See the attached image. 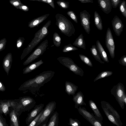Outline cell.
Returning a JSON list of instances; mask_svg holds the SVG:
<instances>
[{
  "label": "cell",
  "instance_id": "cell-1",
  "mask_svg": "<svg viewBox=\"0 0 126 126\" xmlns=\"http://www.w3.org/2000/svg\"><path fill=\"white\" fill-rule=\"evenodd\" d=\"M55 74V72L51 70L44 71L25 82L21 85L20 89L23 90H28L34 95L41 87L50 81Z\"/></svg>",
  "mask_w": 126,
  "mask_h": 126
},
{
  "label": "cell",
  "instance_id": "cell-2",
  "mask_svg": "<svg viewBox=\"0 0 126 126\" xmlns=\"http://www.w3.org/2000/svg\"><path fill=\"white\" fill-rule=\"evenodd\" d=\"M51 23L50 20L48 21L41 28L36 32L34 36L27 47L23 50L21 56L22 60L48 34V28Z\"/></svg>",
  "mask_w": 126,
  "mask_h": 126
},
{
  "label": "cell",
  "instance_id": "cell-3",
  "mask_svg": "<svg viewBox=\"0 0 126 126\" xmlns=\"http://www.w3.org/2000/svg\"><path fill=\"white\" fill-rule=\"evenodd\" d=\"M56 24L61 32L68 37L75 34V30L71 22L63 15L57 14Z\"/></svg>",
  "mask_w": 126,
  "mask_h": 126
},
{
  "label": "cell",
  "instance_id": "cell-4",
  "mask_svg": "<svg viewBox=\"0 0 126 126\" xmlns=\"http://www.w3.org/2000/svg\"><path fill=\"white\" fill-rule=\"evenodd\" d=\"M59 62L75 74L83 77L84 71L83 70L78 66L73 60L68 57L60 56L57 59Z\"/></svg>",
  "mask_w": 126,
  "mask_h": 126
},
{
  "label": "cell",
  "instance_id": "cell-5",
  "mask_svg": "<svg viewBox=\"0 0 126 126\" xmlns=\"http://www.w3.org/2000/svg\"><path fill=\"white\" fill-rule=\"evenodd\" d=\"M48 41L46 39L43 41L24 62V65H27L42 55L48 46Z\"/></svg>",
  "mask_w": 126,
  "mask_h": 126
},
{
  "label": "cell",
  "instance_id": "cell-6",
  "mask_svg": "<svg viewBox=\"0 0 126 126\" xmlns=\"http://www.w3.org/2000/svg\"><path fill=\"white\" fill-rule=\"evenodd\" d=\"M56 107V103L55 101L49 102L43 109L42 114L35 126H40L43 123L48 122V120L54 112Z\"/></svg>",
  "mask_w": 126,
  "mask_h": 126
},
{
  "label": "cell",
  "instance_id": "cell-7",
  "mask_svg": "<svg viewBox=\"0 0 126 126\" xmlns=\"http://www.w3.org/2000/svg\"><path fill=\"white\" fill-rule=\"evenodd\" d=\"M111 94L115 97L122 109L124 108L125 104L123 101V97L125 93L124 86L121 82L113 86L110 91Z\"/></svg>",
  "mask_w": 126,
  "mask_h": 126
},
{
  "label": "cell",
  "instance_id": "cell-8",
  "mask_svg": "<svg viewBox=\"0 0 126 126\" xmlns=\"http://www.w3.org/2000/svg\"><path fill=\"white\" fill-rule=\"evenodd\" d=\"M105 44L111 57L112 58H114L115 56V45L111 32L110 28H108L106 32Z\"/></svg>",
  "mask_w": 126,
  "mask_h": 126
},
{
  "label": "cell",
  "instance_id": "cell-9",
  "mask_svg": "<svg viewBox=\"0 0 126 126\" xmlns=\"http://www.w3.org/2000/svg\"><path fill=\"white\" fill-rule=\"evenodd\" d=\"M80 17L81 26L86 32L89 34L91 30L90 15L87 11L84 10L80 12Z\"/></svg>",
  "mask_w": 126,
  "mask_h": 126
},
{
  "label": "cell",
  "instance_id": "cell-10",
  "mask_svg": "<svg viewBox=\"0 0 126 126\" xmlns=\"http://www.w3.org/2000/svg\"><path fill=\"white\" fill-rule=\"evenodd\" d=\"M113 29L115 34L119 36L123 31L124 25L121 20L117 16H115L111 20Z\"/></svg>",
  "mask_w": 126,
  "mask_h": 126
},
{
  "label": "cell",
  "instance_id": "cell-11",
  "mask_svg": "<svg viewBox=\"0 0 126 126\" xmlns=\"http://www.w3.org/2000/svg\"><path fill=\"white\" fill-rule=\"evenodd\" d=\"M20 107L24 110H29L34 106L36 102L32 97L28 96L23 97L20 100Z\"/></svg>",
  "mask_w": 126,
  "mask_h": 126
},
{
  "label": "cell",
  "instance_id": "cell-12",
  "mask_svg": "<svg viewBox=\"0 0 126 126\" xmlns=\"http://www.w3.org/2000/svg\"><path fill=\"white\" fill-rule=\"evenodd\" d=\"M44 106V104L41 103L35 106L34 108L28 114V116L26 119L27 124H29L43 110Z\"/></svg>",
  "mask_w": 126,
  "mask_h": 126
},
{
  "label": "cell",
  "instance_id": "cell-13",
  "mask_svg": "<svg viewBox=\"0 0 126 126\" xmlns=\"http://www.w3.org/2000/svg\"><path fill=\"white\" fill-rule=\"evenodd\" d=\"M100 8L104 13L108 14L111 11L112 5L110 0H96Z\"/></svg>",
  "mask_w": 126,
  "mask_h": 126
},
{
  "label": "cell",
  "instance_id": "cell-14",
  "mask_svg": "<svg viewBox=\"0 0 126 126\" xmlns=\"http://www.w3.org/2000/svg\"><path fill=\"white\" fill-rule=\"evenodd\" d=\"M73 100L75 103V108L78 109L79 106L84 105L85 106L86 105V103L84 101V95L80 91L73 95Z\"/></svg>",
  "mask_w": 126,
  "mask_h": 126
},
{
  "label": "cell",
  "instance_id": "cell-15",
  "mask_svg": "<svg viewBox=\"0 0 126 126\" xmlns=\"http://www.w3.org/2000/svg\"><path fill=\"white\" fill-rule=\"evenodd\" d=\"M13 60L12 54L11 53H8L3 60L2 65L3 68L8 75L11 68Z\"/></svg>",
  "mask_w": 126,
  "mask_h": 126
},
{
  "label": "cell",
  "instance_id": "cell-16",
  "mask_svg": "<svg viewBox=\"0 0 126 126\" xmlns=\"http://www.w3.org/2000/svg\"><path fill=\"white\" fill-rule=\"evenodd\" d=\"M102 108L104 113L108 120L111 123L117 126H122L123 124L120 122L117 118L111 113L105 107L101 106Z\"/></svg>",
  "mask_w": 126,
  "mask_h": 126
},
{
  "label": "cell",
  "instance_id": "cell-17",
  "mask_svg": "<svg viewBox=\"0 0 126 126\" xmlns=\"http://www.w3.org/2000/svg\"><path fill=\"white\" fill-rule=\"evenodd\" d=\"M49 15V14H46L33 19L29 22L28 26L31 29L38 26L39 25L46 19Z\"/></svg>",
  "mask_w": 126,
  "mask_h": 126
},
{
  "label": "cell",
  "instance_id": "cell-18",
  "mask_svg": "<svg viewBox=\"0 0 126 126\" xmlns=\"http://www.w3.org/2000/svg\"><path fill=\"white\" fill-rule=\"evenodd\" d=\"M78 86L71 82L66 81L65 83V91L69 95H73L75 94Z\"/></svg>",
  "mask_w": 126,
  "mask_h": 126
},
{
  "label": "cell",
  "instance_id": "cell-19",
  "mask_svg": "<svg viewBox=\"0 0 126 126\" xmlns=\"http://www.w3.org/2000/svg\"><path fill=\"white\" fill-rule=\"evenodd\" d=\"M44 62L42 59L31 64L25 67L23 70V73L27 74L31 72L38 68Z\"/></svg>",
  "mask_w": 126,
  "mask_h": 126
},
{
  "label": "cell",
  "instance_id": "cell-20",
  "mask_svg": "<svg viewBox=\"0 0 126 126\" xmlns=\"http://www.w3.org/2000/svg\"><path fill=\"white\" fill-rule=\"evenodd\" d=\"M89 104L94 112L96 118L102 122V116L95 102L91 100H90L89 101Z\"/></svg>",
  "mask_w": 126,
  "mask_h": 126
},
{
  "label": "cell",
  "instance_id": "cell-21",
  "mask_svg": "<svg viewBox=\"0 0 126 126\" xmlns=\"http://www.w3.org/2000/svg\"><path fill=\"white\" fill-rule=\"evenodd\" d=\"M77 109L79 113L89 122L96 118L93 113H91L84 107L82 108L80 106Z\"/></svg>",
  "mask_w": 126,
  "mask_h": 126
},
{
  "label": "cell",
  "instance_id": "cell-22",
  "mask_svg": "<svg viewBox=\"0 0 126 126\" xmlns=\"http://www.w3.org/2000/svg\"><path fill=\"white\" fill-rule=\"evenodd\" d=\"M101 106L106 108L107 110L115 116L120 122H122L120 119V116L118 113L108 102L104 101H102L101 102Z\"/></svg>",
  "mask_w": 126,
  "mask_h": 126
},
{
  "label": "cell",
  "instance_id": "cell-23",
  "mask_svg": "<svg viewBox=\"0 0 126 126\" xmlns=\"http://www.w3.org/2000/svg\"><path fill=\"white\" fill-rule=\"evenodd\" d=\"M96 47L101 58L104 61L107 63L109 62L107 53L99 40L96 41Z\"/></svg>",
  "mask_w": 126,
  "mask_h": 126
},
{
  "label": "cell",
  "instance_id": "cell-24",
  "mask_svg": "<svg viewBox=\"0 0 126 126\" xmlns=\"http://www.w3.org/2000/svg\"><path fill=\"white\" fill-rule=\"evenodd\" d=\"M59 121V114L57 111L54 112L50 117L47 126H58Z\"/></svg>",
  "mask_w": 126,
  "mask_h": 126
},
{
  "label": "cell",
  "instance_id": "cell-25",
  "mask_svg": "<svg viewBox=\"0 0 126 126\" xmlns=\"http://www.w3.org/2000/svg\"><path fill=\"white\" fill-rule=\"evenodd\" d=\"M72 44L73 45L78 47L85 49V43L82 33L81 34L78 36L76 39Z\"/></svg>",
  "mask_w": 126,
  "mask_h": 126
},
{
  "label": "cell",
  "instance_id": "cell-26",
  "mask_svg": "<svg viewBox=\"0 0 126 126\" xmlns=\"http://www.w3.org/2000/svg\"><path fill=\"white\" fill-rule=\"evenodd\" d=\"M94 25L98 30L102 31L103 29L101 17L97 11H95L94 15Z\"/></svg>",
  "mask_w": 126,
  "mask_h": 126
},
{
  "label": "cell",
  "instance_id": "cell-27",
  "mask_svg": "<svg viewBox=\"0 0 126 126\" xmlns=\"http://www.w3.org/2000/svg\"><path fill=\"white\" fill-rule=\"evenodd\" d=\"M90 50L92 55L96 61L102 64L104 63V62L101 60L96 47L95 45L92 46L90 48Z\"/></svg>",
  "mask_w": 126,
  "mask_h": 126
},
{
  "label": "cell",
  "instance_id": "cell-28",
  "mask_svg": "<svg viewBox=\"0 0 126 126\" xmlns=\"http://www.w3.org/2000/svg\"><path fill=\"white\" fill-rule=\"evenodd\" d=\"M53 41L54 45L56 47L60 46L61 42V38L59 34L57 32L54 33L53 36Z\"/></svg>",
  "mask_w": 126,
  "mask_h": 126
},
{
  "label": "cell",
  "instance_id": "cell-29",
  "mask_svg": "<svg viewBox=\"0 0 126 126\" xmlns=\"http://www.w3.org/2000/svg\"><path fill=\"white\" fill-rule=\"evenodd\" d=\"M113 74V72L111 71H104L100 73L95 78L94 80V82L98 80L104 78L108 77L111 75Z\"/></svg>",
  "mask_w": 126,
  "mask_h": 126
},
{
  "label": "cell",
  "instance_id": "cell-30",
  "mask_svg": "<svg viewBox=\"0 0 126 126\" xmlns=\"http://www.w3.org/2000/svg\"><path fill=\"white\" fill-rule=\"evenodd\" d=\"M118 6L120 12L123 16L126 18V1L124 0H121Z\"/></svg>",
  "mask_w": 126,
  "mask_h": 126
},
{
  "label": "cell",
  "instance_id": "cell-31",
  "mask_svg": "<svg viewBox=\"0 0 126 126\" xmlns=\"http://www.w3.org/2000/svg\"><path fill=\"white\" fill-rule=\"evenodd\" d=\"M79 56L81 60L85 64L90 67L93 66L91 60L87 57L82 54H79Z\"/></svg>",
  "mask_w": 126,
  "mask_h": 126
},
{
  "label": "cell",
  "instance_id": "cell-32",
  "mask_svg": "<svg viewBox=\"0 0 126 126\" xmlns=\"http://www.w3.org/2000/svg\"><path fill=\"white\" fill-rule=\"evenodd\" d=\"M78 50L77 48L73 46L71 44H69L63 47L62 52H68Z\"/></svg>",
  "mask_w": 126,
  "mask_h": 126
},
{
  "label": "cell",
  "instance_id": "cell-33",
  "mask_svg": "<svg viewBox=\"0 0 126 126\" xmlns=\"http://www.w3.org/2000/svg\"><path fill=\"white\" fill-rule=\"evenodd\" d=\"M58 5L62 8L65 9L68 8L69 7V2L63 0H59L57 2Z\"/></svg>",
  "mask_w": 126,
  "mask_h": 126
},
{
  "label": "cell",
  "instance_id": "cell-34",
  "mask_svg": "<svg viewBox=\"0 0 126 126\" xmlns=\"http://www.w3.org/2000/svg\"><path fill=\"white\" fill-rule=\"evenodd\" d=\"M11 120L13 125L15 126H19L17 117L14 110L10 114Z\"/></svg>",
  "mask_w": 126,
  "mask_h": 126
},
{
  "label": "cell",
  "instance_id": "cell-35",
  "mask_svg": "<svg viewBox=\"0 0 126 126\" xmlns=\"http://www.w3.org/2000/svg\"><path fill=\"white\" fill-rule=\"evenodd\" d=\"M81 123L78 119L70 118L69 119L68 125L71 126H80Z\"/></svg>",
  "mask_w": 126,
  "mask_h": 126
},
{
  "label": "cell",
  "instance_id": "cell-36",
  "mask_svg": "<svg viewBox=\"0 0 126 126\" xmlns=\"http://www.w3.org/2000/svg\"><path fill=\"white\" fill-rule=\"evenodd\" d=\"M67 14L76 23H78L77 17L75 12L72 11H68L67 13Z\"/></svg>",
  "mask_w": 126,
  "mask_h": 126
},
{
  "label": "cell",
  "instance_id": "cell-37",
  "mask_svg": "<svg viewBox=\"0 0 126 126\" xmlns=\"http://www.w3.org/2000/svg\"><path fill=\"white\" fill-rule=\"evenodd\" d=\"M43 110L38 114L28 125V126H35Z\"/></svg>",
  "mask_w": 126,
  "mask_h": 126
},
{
  "label": "cell",
  "instance_id": "cell-38",
  "mask_svg": "<svg viewBox=\"0 0 126 126\" xmlns=\"http://www.w3.org/2000/svg\"><path fill=\"white\" fill-rule=\"evenodd\" d=\"M89 122L93 126H102V122L96 118L92 119Z\"/></svg>",
  "mask_w": 126,
  "mask_h": 126
},
{
  "label": "cell",
  "instance_id": "cell-39",
  "mask_svg": "<svg viewBox=\"0 0 126 126\" xmlns=\"http://www.w3.org/2000/svg\"><path fill=\"white\" fill-rule=\"evenodd\" d=\"M9 106V102L5 103L2 104L1 106V108L2 112L5 114L8 110V108Z\"/></svg>",
  "mask_w": 126,
  "mask_h": 126
},
{
  "label": "cell",
  "instance_id": "cell-40",
  "mask_svg": "<svg viewBox=\"0 0 126 126\" xmlns=\"http://www.w3.org/2000/svg\"><path fill=\"white\" fill-rule=\"evenodd\" d=\"M25 40V39L23 37H19L17 40L16 45L17 48L20 49L23 46Z\"/></svg>",
  "mask_w": 126,
  "mask_h": 126
},
{
  "label": "cell",
  "instance_id": "cell-41",
  "mask_svg": "<svg viewBox=\"0 0 126 126\" xmlns=\"http://www.w3.org/2000/svg\"><path fill=\"white\" fill-rule=\"evenodd\" d=\"M10 3L17 9L22 3L20 0H10Z\"/></svg>",
  "mask_w": 126,
  "mask_h": 126
},
{
  "label": "cell",
  "instance_id": "cell-42",
  "mask_svg": "<svg viewBox=\"0 0 126 126\" xmlns=\"http://www.w3.org/2000/svg\"><path fill=\"white\" fill-rule=\"evenodd\" d=\"M6 42L7 40L5 38H3L0 40V51L5 49Z\"/></svg>",
  "mask_w": 126,
  "mask_h": 126
},
{
  "label": "cell",
  "instance_id": "cell-43",
  "mask_svg": "<svg viewBox=\"0 0 126 126\" xmlns=\"http://www.w3.org/2000/svg\"><path fill=\"white\" fill-rule=\"evenodd\" d=\"M119 63L122 65L126 66V56L124 55L118 60Z\"/></svg>",
  "mask_w": 126,
  "mask_h": 126
},
{
  "label": "cell",
  "instance_id": "cell-44",
  "mask_svg": "<svg viewBox=\"0 0 126 126\" xmlns=\"http://www.w3.org/2000/svg\"><path fill=\"white\" fill-rule=\"evenodd\" d=\"M112 7L114 8H117L121 0H110Z\"/></svg>",
  "mask_w": 126,
  "mask_h": 126
},
{
  "label": "cell",
  "instance_id": "cell-45",
  "mask_svg": "<svg viewBox=\"0 0 126 126\" xmlns=\"http://www.w3.org/2000/svg\"><path fill=\"white\" fill-rule=\"evenodd\" d=\"M18 9L26 12L29 11V8L28 6L22 3L18 7Z\"/></svg>",
  "mask_w": 126,
  "mask_h": 126
},
{
  "label": "cell",
  "instance_id": "cell-46",
  "mask_svg": "<svg viewBox=\"0 0 126 126\" xmlns=\"http://www.w3.org/2000/svg\"><path fill=\"white\" fill-rule=\"evenodd\" d=\"M47 3L49 5L53 8L55 9V6L54 0H47Z\"/></svg>",
  "mask_w": 126,
  "mask_h": 126
},
{
  "label": "cell",
  "instance_id": "cell-47",
  "mask_svg": "<svg viewBox=\"0 0 126 126\" xmlns=\"http://www.w3.org/2000/svg\"><path fill=\"white\" fill-rule=\"evenodd\" d=\"M82 3H93V0H78Z\"/></svg>",
  "mask_w": 126,
  "mask_h": 126
},
{
  "label": "cell",
  "instance_id": "cell-48",
  "mask_svg": "<svg viewBox=\"0 0 126 126\" xmlns=\"http://www.w3.org/2000/svg\"><path fill=\"white\" fill-rule=\"evenodd\" d=\"M123 101L125 104L126 105V94L125 93L123 97Z\"/></svg>",
  "mask_w": 126,
  "mask_h": 126
},
{
  "label": "cell",
  "instance_id": "cell-49",
  "mask_svg": "<svg viewBox=\"0 0 126 126\" xmlns=\"http://www.w3.org/2000/svg\"><path fill=\"white\" fill-rule=\"evenodd\" d=\"M38 1L47 3V0H37Z\"/></svg>",
  "mask_w": 126,
  "mask_h": 126
},
{
  "label": "cell",
  "instance_id": "cell-50",
  "mask_svg": "<svg viewBox=\"0 0 126 126\" xmlns=\"http://www.w3.org/2000/svg\"><path fill=\"white\" fill-rule=\"evenodd\" d=\"M4 125L2 122V121L0 119V126H3Z\"/></svg>",
  "mask_w": 126,
  "mask_h": 126
},
{
  "label": "cell",
  "instance_id": "cell-51",
  "mask_svg": "<svg viewBox=\"0 0 126 126\" xmlns=\"http://www.w3.org/2000/svg\"><path fill=\"white\" fill-rule=\"evenodd\" d=\"M3 87L2 84L0 82V90H2V88Z\"/></svg>",
  "mask_w": 126,
  "mask_h": 126
},
{
  "label": "cell",
  "instance_id": "cell-52",
  "mask_svg": "<svg viewBox=\"0 0 126 126\" xmlns=\"http://www.w3.org/2000/svg\"><path fill=\"white\" fill-rule=\"evenodd\" d=\"M32 0V1H37V0Z\"/></svg>",
  "mask_w": 126,
  "mask_h": 126
}]
</instances>
